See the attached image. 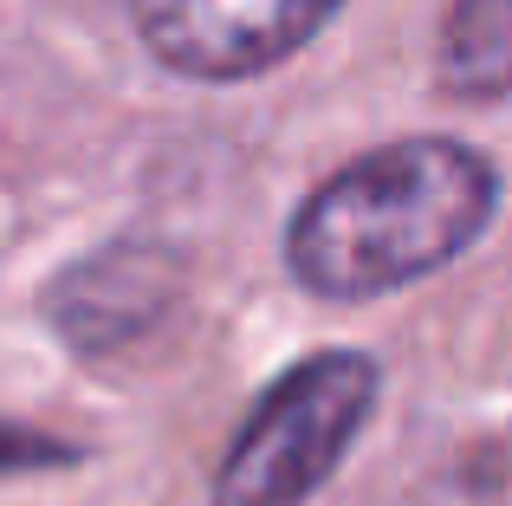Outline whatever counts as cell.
<instances>
[{"mask_svg": "<svg viewBox=\"0 0 512 506\" xmlns=\"http://www.w3.org/2000/svg\"><path fill=\"white\" fill-rule=\"evenodd\" d=\"M500 215V169L461 137L350 156L286 221V273L312 299H383L454 266Z\"/></svg>", "mask_w": 512, "mask_h": 506, "instance_id": "obj_1", "label": "cell"}, {"mask_svg": "<svg viewBox=\"0 0 512 506\" xmlns=\"http://www.w3.org/2000/svg\"><path fill=\"white\" fill-rule=\"evenodd\" d=\"M383 390V370L363 351H312L260 390L247 422L234 429L214 506H305L344 468Z\"/></svg>", "mask_w": 512, "mask_h": 506, "instance_id": "obj_2", "label": "cell"}, {"mask_svg": "<svg viewBox=\"0 0 512 506\" xmlns=\"http://www.w3.org/2000/svg\"><path fill=\"white\" fill-rule=\"evenodd\" d=\"M338 7L344 0H130V20L175 78L234 85L292 59Z\"/></svg>", "mask_w": 512, "mask_h": 506, "instance_id": "obj_3", "label": "cell"}, {"mask_svg": "<svg viewBox=\"0 0 512 506\" xmlns=\"http://www.w3.org/2000/svg\"><path fill=\"white\" fill-rule=\"evenodd\" d=\"M175 299H182V260L163 241L124 234V241H104L85 260H72L39 305H46V325L78 357H111L150 338L175 312Z\"/></svg>", "mask_w": 512, "mask_h": 506, "instance_id": "obj_4", "label": "cell"}, {"mask_svg": "<svg viewBox=\"0 0 512 506\" xmlns=\"http://www.w3.org/2000/svg\"><path fill=\"white\" fill-rule=\"evenodd\" d=\"M435 85L461 104H500L512 91V0H448L435 33Z\"/></svg>", "mask_w": 512, "mask_h": 506, "instance_id": "obj_5", "label": "cell"}, {"mask_svg": "<svg viewBox=\"0 0 512 506\" xmlns=\"http://www.w3.org/2000/svg\"><path fill=\"white\" fill-rule=\"evenodd\" d=\"M59 461H78V448L52 442V435H33V429H7V422H0V474H7V468H59Z\"/></svg>", "mask_w": 512, "mask_h": 506, "instance_id": "obj_6", "label": "cell"}]
</instances>
